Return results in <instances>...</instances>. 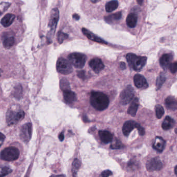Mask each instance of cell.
<instances>
[{
	"label": "cell",
	"mask_w": 177,
	"mask_h": 177,
	"mask_svg": "<svg viewBox=\"0 0 177 177\" xmlns=\"http://www.w3.org/2000/svg\"><path fill=\"white\" fill-rule=\"evenodd\" d=\"M90 102L94 108L99 111H103L108 107L109 99L103 93L92 92L90 97Z\"/></svg>",
	"instance_id": "cell-1"
},
{
	"label": "cell",
	"mask_w": 177,
	"mask_h": 177,
	"mask_svg": "<svg viewBox=\"0 0 177 177\" xmlns=\"http://www.w3.org/2000/svg\"><path fill=\"white\" fill-rule=\"evenodd\" d=\"M129 65L134 70L139 72L145 66L147 58L146 56H137L133 53H128L126 56Z\"/></svg>",
	"instance_id": "cell-2"
},
{
	"label": "cell",
	"mask_w": 177,
	"mask_h": 177,
	"mask_svg": "<svg viewBox=\"0 0 177 177\" xmlns=\"http://www.w3.org/2000/svg\"><path fill=\"white\" fill-rule=\"evenodd\" d=\"M25 116L22 109H9L6 113V121L8 125H13L24 119Z\"/></svg>",
	"instance_id": "cell-3"
},
{
	"label": "cell",
	"mask_w": 177,
	"mask_h": 177,
	"mask_svg": "<svg viewBox=\"0 0 177 177\" xmlns=\"http://www.w3.org/2000/svg\"><path fill=\"white\" fill-rule=\"evenodd\" d=\"M59 18V10L57 8H54L51 10L49 23H48V27L50 30L48 35V39L49 41H51V38L53 37L54 33L55 32L56 29L57 27Z\"/></svg>",
	"instance_id": "cell-4"
},
{
	"label": "cell",
	"mask_w": 177,
	"mask_h": 177,
	"mask_svg": "<svg viewBox=\"0 0 177 177\" xmlns=\"http://www.w3.org/2000/svg\"><path fill=\"white\" fill-rule=\"evenodd\" d=\"M19 156V151L17 148L10 147L2 151L0 154V158L6 161H14L18 159Z\"/></svg>",
	"instance_id": "cell-5"
},
{
	"label": "cell",
	"mask_w": 177,
	"mask_h": 177,
	"mask_svg": "<svg viewBox=\"0 0 177 177\" xmlns=\"http://www.w3.org/2000/svg\"><path fill=\"white\" fill-rule=\"evenodd\" d=\"M69 61L75 68H83L85 65L86 56L81 53H72L68 56Z\"/></svg>",
	"instance_id": "cell-6"
},
{
	"label": "cell",
	"mask_w": 177,
	"mask_h": 177,
	"mask_svg": "<svg viewBox=\"0 0 177 177\" xmlns=\"http://www.w3.org/2000/svg\"><path fill=\"white\" fill-rule=\"evenodd\" d=\"M57 70L58 72L63 75H68L73 70L71 63L63 58H60L57 61Z\"/></svg>",
	"instance_id": "cell-7"
},
{
	"label": "cell",
	"mask_w": 177,
	"mask_h": 177,
	"mask_svg": "<svg viewBox=\"0 0 177 177\" xmlns=\"http://www.w3.org/2000/svg\"><path fill=\"white\" fill-rule=\"evenodd\" d=\"M135 96V91L132 86H128L120 94V103L122 105H126L129 103Z\"/></svg>",
	"instance_id": "cell-8"
},
{
	"label": "cell",
	"mask_w": 177,
	"mask_h": 177,
	"mask_svg": "<svg viewBox=\"0 0 177 177\" xmlns=\"http://www.w3.org/2000/svg\"><path fill=\"white\" fill-rule=\"evenodd\" d=\"M32 133V125L31 123H28L22 127L20 136L24 142L28 143L31 139Z\"/></svg>",
	"instance_id": "cell-9"
},
{
	"label": "cell",
	"mask_w": 177,
	"mask_h": 177,
	"mask_svg": "<svg viewBox=\"0 0 177 177\" xmlns=\"http://www.w3.org/2000/svg\"><path fill=\"white\" fill-rule=\"evenodd\" d=\"M163 166L162 162L158 157L149 160L146 164V168L149 171H158L163 168Z\"/></svg>",
	"instance_id": "cell-10"
},
{
	"label": "cell",
	"mask_w": 177,
	"mask_h": 177,
	"mask_svg": "<svg viewBox=\"0 0 177 177\" xmlns=\"http://www.w3.org/2000/svg\"><path fill=\"white\" fill-rule=\"evenodd\" d=\"M89 65L94 72L99 73L103 70L104 64L101 59L98 58L93 59L89 63Z\"/></svg>",
	"instance_id": "cell-11"
},
{
	"label": "cell",
	"mask_w": 177,
	"mask_h": 177,
	"mask_svg": "<svg viewBox=\"0 0 177 177\" xmlns=\"http://www.w3.org/2000/svg\"><path fill=\"white\" fill-rule=\"evenodd\" d=\"M140 125L134 121H126L123 127V133L125 136H128L135 128L137 129Z\"/></svg>",
	"instance_id": "cell-12"
},
{
	"label": "cell",
	"mask_w": 177,
	"mask_h": 177,
	"mask_svg": "<svg viewBox=\"0 0 177 177\" xmlns=\"http://www.w3.org/2000/svg\"><path fill=\"white\" fill-rule=\"evenodd\" d=\"M134 81L137 88L139 89H147L149 87L146 78L140 74H136L134 76Z\"/></svg>",
	"instance_id": "cell-13"
},
{
	"label": "cell",
	"mask_w": 177,
	"mask_h": 177,
	"mask_svg": "<svg viewBox=\"0 0 177 177\" xmlns=\"http://www.w3.org/2000/svg\"><path fill=\"white\" fill-rule=\"evenodd\" d=\"M173 59V56L170 53H167L163 55L159 60V63L161 66L164 70H167L169 68L170 65Z\"/></svg>",
	"instance_id": "cell-14"
},
{
	"label": "cell",
	"mask_w": 177,
	"mask_h": 177,
	"mask_svg": "<svg viewBox=\"0 0 177 177\" xmlns=\"http://www.w3.org/2000/svg\"><path fill=\"white\" fill-rule=\"evenodd\" d=\"M82 32H83V34L91 41H94V42H97V43L103 44H108L107 42L104 40L101 39L100 37L95 35L91 32L89 31V30L85 28L82 29Z\"/></svg>",
	"instance_id": "cell-15"
},
{
	"label": "cell",
	"mask_w": 177,
	"mask_h": 177,
	"mask_svg": "<svg viewBox=\"0 0 177 177\" xmlns=\"http://www.w3.org/2000/svg\"><path fill=\"white\" fill-rule=\"evenodd\" d=\"M63 96L65 101L68 104H72L77 101L76 94L70 90L63 91Z\"/></svg>",
	"instance_id": "cell-16"
},
{
	"label": "cell",
	"mask_w": 177,
	"mask_h": 177,
	"mask_svg": "<svg viewBox=\"0 0 177 177\" xmlns=\"http://www.w3.org/2000/svg\"><path fill=\"white\" fill-rule=\"evenodd\" d=\"M165 147V141L161 137H156L153 147L155 150L159 152H161L163 151Z\"/></svg>",
	"instance_id": "cell-17"
},
{
	"label": "cell",
	"mask_w": 177,
	"mask_h": 177,
	"mask_svg": "<svg viewBox=\"0 0 177 177\" xmlns=\"http://www.w3.org/2000/svg\"><path fill=\"white\" fill-rule=\"evenodd\" d=\"M99 135L101 141L104 144H108L113 140V135L108 130H100Z\"/></svg>",
	"instance_id": "cell-18"
},
{
	"label": "cell",
	"mask_w": 177,
	"mask_h": 177,
	"mask_svg": "<svg viewBox=\"0 0 177 177\" xmlns=\"http://www.w3.org/2000/svg\"><path fill=\"white\" fill-rule=\"evenodd\" d=\"M165 104L168 109L175 111L177 108V102L175 98L169 96L165 100Z\"/></svg>",
	"instance_id": "cell-19"
},
{
	"label": "cell",
	"mask_w": 177,
	"mask_h": 177,
	"mask_svg": "<svg viewBox=\"0 0 177 177\" xmlns=\"http://www.w3.org/2000/svg\"><path fill=\"white\" fill-rule=\"evenodd\" d=\"M15 16L12 14H6L1 20V23L4 27H8L14 22Z\"/></svg>",
	"instance_id": "cell-20"
},
{
	"label": "cell",
	"mask_w": 177,
	"mask_h": 177,
	"mask_svg": "<svg viewBox=\"0 0 177 177\" xmlns=\"http://www.w3.org/2000/svg\"><path fill=\"white\" fill-rule=\"evenodd\" d=\"M138 17L137 15L134 13H131L128 15L126 18V24L128 27L134 28L136 27L137 23Z\"/></svg>",
	"instance_id": "cell-21"
},
{
	"label": "cell",
	"mask_w": 177,
	"mask_h": 177,
	"mask_svg": "<svg viewBox=\"0 0 177 177\" xmlns=\"http://www.w3.org/2000/svg\"><path fill=\"white\" fill-rule=\"evenodd\" d=\"M139 107V101L137 98H134V100L130 104L128 110V113L129 115L132 117H135L136 115Z\"/></svg>",
	"instance_id": "cell-22"
},
{
	"label": "cell",
	"mask_w": 177,
	"mask_h": 177,
	"mask_svg": "<svg viewBox=\"0 0 177 177\" xmlns=\"http://www.w3.org/2000/svg\"><path fill=\"white\" fill-rule=\"evenodd\" d=\"M175 124V121L171 117H166L162 123V128L164 130H168L172 129Z\"/></svg>",
	"instance_id": "cell-23"
},
{
	"label": "cell",
	"mask_w": 177,
	"mask_h": 177,
	"mask_svg": "<svg viewBox=\"0 0 177 177\" xmlns=\"http://www.w3.org/2000/svg\"><path fill=\"white\" fill-rule=\"evenodd\" d=\"M122 14L121 12H118L115 14H112L108 16H106L104 17L105 21L109 24L112 23L115 21H118L120 20L122 18Z\"/></svg>",
	"instance_id": "cell-24"
},
{
	"label": "cell",
	"mask_w": 177,
	"mask_h": 177,
	"mask_svg": "<svg viewBox=\"0 0 177 177\" xmlns=\"http://www.w3.org/2000/svg\"><path fill=\"white\" fill-rule=\"evenodd\" d=\"M118 2L116 0H112L106 4V10L108 13L113 12L118 7Z\"/></svg>",
	"instance_id": "cell-25"
},
{
	"label": "cell",
	"mask_w": 177,
	"mask_h": 177,
	"mask_svg": "<svg viewBox=\"0 0 177 177\" xmlns=\"http://www.w3.org/2000/svg\"><path fill=\"white\" fill-rule=\"evenodd\" d=\"M14 96L16 98L20 99L23 95V89L21 85H18L14 88Z\"/></svg>",
	"instance_id": "cell-26"
},
{
	"label": "cell",
	"mask_w": 177,
	"mask_h": 177,
	"mask_svg": "<svg viewBox=\"0 0 177 177\" xmlns=\"http://www.w3.org/2000/svg\"><path fill=\"white\" fill-rule=\"evenodd\" d=\"M81 166V162L78 159H75L72 164V173L73 177H77V172Z\"/></svg>",
	"instance_id": "cell-27"
},
{
	"label": "cell",
	"mask_w": 177,
	"mask_h": 177,
	"mask_svg": "<svg viewBox=\"0 0 177 177\" xmlns=\"http://www.w3.org/2000/svg\"><path fill=\"white\" fill-rule=\"evenodd\" d=\"M12 171L13 170L8 166L0 165V177H5L11 173Z\"/></svg>",
	"instance_id": "cell-28"
},
{
	"label": "cell",
	"mask_w": 177,
	"mask_h": 177,
	"mask_svg": "<svg viewBox=\"0 0 177 177\" xmlns=\"http://www.w3.org/2000/svg\"><path fill=\"white\" fill-rule=\"evenodd\" d=\"M165 76L164 74H161L159 77H158L157 80H156V87L157 90L160 89L161 88V87L163 85L164 82H165Z\"/></svg>",
	"instance_id": "cell-29"
},
{
	"label": "cell",
	"mask_w": 177,
	"mask_h": 177,
	"mask_svg": "<svg viewBox=\"0 0 177 177\" xmlns=\"http://www.w3.org/2000/svg\"><path fill=\"white\" fill-rule=\"evenodd\" d=\"M60 87L61 89L63 91H67V90H70V84L67 79L63 78L60 80Z\"/></svg>",
	"instance_id": "cell-30"
},
{
	"label": "cell",
	"mask_w": 177,
	"mask_h": 177,
	"mask_svg": "<svg viewBox=\"0 0 177 177\" xmlns=\"http://www.w3.org/2000/svg\"><path fill=\"white\" fill-rule=\"evenodd\" d=\"M14 43H15L14 37H8L3 41V46L6 48H10L14 45Z\"/></svg>",
	"instance_id": "cell-31"
},
{
	"label": "cell",
	"mask_w": 177,
	"mask_h": 177,
	"mask_svg": "<svg viewBox=\"0 0 177 177\" xmlns=\"http://www.w3.org/2000/svg\"><path fill=\"white\" fill-rule=\"evenodd\" d=\"M156 116L158 119H161L164 114L163 107L161 105H157L155 106Z\"/></svg>",
	"instance_id": "cell-32"
},
{
	"label": "cell",
	"mask_w": 177,
	"mask_h": 177,
	"mask_svg": "<svg viewBox=\"0 0 177 177\" xmlns=\"http://www.w3.org/2000/svg\"><path fill=\"white\" fill-rule=\"evenodd\" d=\"M68 37L67 34L63 33V32L59 31L57 34V40L60 44L63 43V41Z\"/></svg>",
	"instance_id": "cell-33"
},
{
	"label": "cell",
	"mask_w": 177,
	"mask_h": 177,
	"mask_svg": "<svg viewBox=\"0 0 177 177\" xmlns=\"http://www.w3.org/2000/svg\"><path fill=\"white\" fill-rule=\"evenodd\" d=\"M123 144H122V142H120V140L115 139L112 142L110 146V148L112 149H119L120 148H123Z\"/></svg>",
	"instance_id": "cell-34"
},
{
	"label": "cell",
	"mask_w": 177,
	"mask_h": 177,
	"mask_svg": "<svg viewBox=\"0 0 177 177\" xmlns=\"http://www.w3.org/2000/svg\"><path fill=\"white\" fill-rule=\"evenodd\" d=\"M169 68L172 73L173 74L176 73L177 72V62H175L174 63H171L169 66Z\"/></svg>",
	"instance_id": "cell-35"
},
{
	"label": "cell",
	"mask_w": 177,
	"mask_h": 177,
	"mask_svg": "<svg viewBox=\"0 0 177 177\" xmlns=\"http://www.w3.org/2000/svg\"><path fill=\"white\" fill-rule=\"evenodd\" d=\"M112 175V171H111L110 170H106L103 171V173H101V177H108Z\"/></svg>",
	"instance_id": "cell-36"
},
{
	"label": "cell",
	"mask_w": 177,
	"mask_h": 177,
	"mask_svg": "<svg viewBox=\"0 0 177 177\" xmlns=\"http://www.w3.org/2000/svg\"><path fill=\"white\" fill-rule=\"evenodd\" d=\"M136 161H130L129 163H128V167L129 169H135V167H136Z\"/></svg>",
	"instance_id": "cell-37"
},
{
	"label": "cell",
	"mask_w": 177,
	"mask_h": 177,
	"mask_svg": "<svg viewBox=\"0 0 177 177\" xmlns=\"http://www.w3.org/2000/svg\"><path fill=\"white\" fill-rule=\"evenodd\" d=\"M137 129H138L139 134L141 136H143V135H144V134H145V130H144V129L143 127H142L140 125L139 127H138Z\"/></svg>",
	"instance_id": "cell-38"
},
{
	"label": "cell",
	"mask_w": 177,
	"mask_h": 177,
	"mask_svg": "<svg viewBox=\"0 0 177 177\" xmlns=\"http://www.w3.org/2000/svg\"><path fill=\"white\" fill-rule=\"evenodd\" d=\"M5 138V136H4V135L2 133H0V147L3 144Z\"/></svg>",
	"instance_id": "cell-39"
},
{
	"label": "cell",
	"mask_w": 177,
	"mask_h": 177,
	"mask_svg": "<svg viewBox=\"0 0 177 177\" xmlns=\"http://www.w3.org/2000/svg\"><path fill=\"white\" fill-rule=\"evenodd\" d=\"M77 75V76H78L79 78H81V79H84L85 78V76L84 71H83V70L78 72Z\"/></svg>",
	"instance_id": "cell-40"
},
{
	"label": "cell",
	"mask_w": 177,
	"mask_h": 177,
	"mask_svg": "<svg viewBox=\"0 0 177 177\" xmlns=\"http://www.w3.org/2000/svg\"><path fill=\"white\" fill-rule=\"evenodd\" d=\"M59 140L60 141H62L63 140H64V138H65V136H64V134H63V133L62 132L59 135Z\"/></svg>",
	"instance_id": "cell-41"
},
{
	"label": "cell",
	"mask_w": 177,
	"mask_h": 177,
	"mask_svg": "<svg viewBox=\"0 0 177 177\" xmlns=\"http://www.w3.org/2000/svg\"><path fill=\"white\" fill-rule=\"evenodd\" d=\"M73 18L75 20H79L80 19V17L78 14H75L73 15Z\"/></svg>",
	"instance_id": "cell-42"
},
{
	"label": "cell",
	"mask_w": 177,
	"mask_h": 177,
	"mask_svg": "<svg viewBox=\"0 0 177 177\" xmlns=\"http://www.w3.org/2000/svg\"><path fill=\"white\" fill-rule=\"evenodd\" d=\"M120 69H122V70H125V69L126 68V65H125V63L123 62L120 63Z\"/></svg>",
	"instance_id": "cell-43"
},
{
	"label": "cell",
	"mask_w": 177,
	"mask_h": 177,
	"mask_svg": "<svg viewBox=\"0 0 177 177\" xmlns=\"http://www.w3.org/2000/svg\"><path fill=\"white\" fill-rule=\"evenodd\" d=\"M137 2L139 5H142L143 4V2H144V0H137Z\"/></svg>",
	"instance_id": "cell-44"
},
{
	"label": "cell",
	"mask_w": 177,
	"mask_h": 177,
	"mask_svg": "<svg viewBox=\"0 0 177 177\" xmlns=\"http://www.w3.org/2000/svg\"><path fill=\"white\" fill-rule=\"evenodd\" d=\"M50 177H65V176L63 175H52Z\"/></svg>",
	"instance_id": "cell-45"
},
{
	"label": "cell",
	"mask_w": 177,
	"mask_h": 177,
	"mask_svg": "<svg viewBox=\"0 0 177 177\" xmlns=\"http://www.w3.org/2000/svg\"><path fill=\"white\" fill-rule=\"evenodd\" d=\"M100 0H91V2L93 3H96L97 2H99Z\"/></svg>",
	"instance_id": "cell-46"
},
{
	"label": "cell",
	"mask_w": 177,
	"mask_h": 177,
	"mask_svg": "<svg viewBox=\"0 0 177 177\" xmlns=\"http://www.w3.org/2000/svg\"><path fill=\"white\" fill-rule=\"evenodd\" d=\"M176 170H177V166H176L175 168V172L176 175L177 174V173H176Z\"/></svg>",
	"instance_id": "cell-47"
},
{
	"label": "cell",
	"mask_w": 177,
	"mask_h": 177,
	"mask_svg": "<svg viewBox=\"0 0 177 177\" xmlns=\"http://www.w3.org/2000/svg\"><path fill=\"white\" fill-rule=\"evenodd\" d=\"M3 13V12H2V10H1L0 9V16L2 15Z\"/></svg>",
	"instance_id": "cell-48"
},
{
	"label": "cell",
	"mask_w": 177,
	"mask_h": 177,
	"mask_svg": "<svg viewBox=\"0 0 177 177\" xmlns=\"http://www.w3.org/2000/svg\"><path fill=\"white\" fill-rule=\"evenodd\" d=\"M2 70L0 69V76H1V74H2Z\"/></svg>",
	"instance_id": "cell-49"
}]
</instances>
